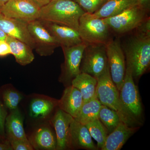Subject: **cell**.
<instances>
[{"label":"cell","mask_w":150,"mask_h":150,"mask_svg":"<svg viewBox=\"0 0 150 150\" xmlns=\"http://www.w3.org/2000/svg\"><path fill=\"white\" fill-rule=\"evenodd\" d=\"M139 5L131 6L115 16L103 18L110 29L118 33L136 29L146 19L147 12Z\"/></svg>","instance_id":"cell-7"},{"label":"cell","mask_w":150,"mask_h":150,"mask_svg":"<svg viewBox=\"0 0 150 150\" xmlns=\"http://www.w3.org/2000/svg\"><path fill=\"white\" fill-rule=\"evenodd\" d=\"M85 125L91 137L97 143L98 148L101 149L108 134L107 129L99 119L94 120Z\"/></svg>","instance_id":"cell-27"},{"label":"cell","mask_w":150,"mask_h":150,"mask_svg":"<svg viewBox=\"0 0 150 150\" xmlns=\"http://www.w3.org/2000/svg\"><path fill=\"white\" fill-rule=\"evenodd\" d=\"M136 5H138V0H108L93 14L99 18H107L115 16Z\"/></svg>","instance_id":"cell-21"},{"label":"cell","mask_w":150,"mask_h":150,"mask_svg":"<svg viewBox=\"0 0 150 150\" xmlns=\"http://www.w3.org/2000/svg\"><path fill=\"white\" fill-rule=\"evenodd\" d=\"M86 12L93 13L99 9L108 0H73Z\"/></svg>","instance_id":"cell-28"},{"label":"cell","mask_w":150,"mask_h":150,"mask_svg":"<svg viewBox=\"0 0 150 150\" xmlns=\"http://www.w3.org/2000/svg\"><path fill=\"white\" fill-rule=\"evenodd\" d=\"M110 28L102 18L85 12L80 18L78 32L86 44H104L110 39Z\"/></svg>","instance_id":"cell-5"},{"label":"cell","mask_w":150,"mask_h":150,"mask_svg":"<svg viewBox=\"0 0 150 150\" xmlns=\"http://www.w3.org/2000/svg\"><path fill=\"white\" fill-rule=\"evenodd\" d=\"M110 76L118 91H120L126 71L124 52L118 40H110L105 44Z\"/></svg>","instance_id":"cell-10"},{"label":"cell","mask_w":150,"mask_h":150,"mask_svg":"<svg viewBox=\"0 0 150 150\" xmlns=\"http://www.w3.org/2000/svg\"><path fill=\"white\" fill-rule=\"evenodd\" d=\"M98 119L107 129L108 134L112 132L121 121L117 112L102 104Z\"/></svg>","instance_id":"cell-26"},{"label":"cell","mask_w":150,"mask_h":150,"mask_svg":"<svg viewBox=\"0 0 150 150\" xmlns=\"http://www.w3.org/2000/svg\"><path fill=\"white\" fill-rule=\"evenodd\" d=\"M28 28L35 44L34 49L40 56H50L60 46L39 19L28 23Z\"/></svg>","instance_id":"cell-11"},{"label":"cell","mask_w":150,"mask_h":150,"mask_svg":"<svg viewBox=\"0 0 150 150\" xmlns=\"http://www.w3.org/2000/svg\"><path fill=\"white\" fill-rule=\"evenodd\" d=\"M101 104L97 98H94L83 102L79 113L75 120L83 125L98 119V115Z\"/></svg>","instance_id":"cell-25"},{"label":"cell","mask_w":150,"mask_h":150,"mask_svg":"<svg viewBox=\"0 0 150 150\" xmlns=\"http://www.w3.org/2000/svg\"><path fill=\"white\" fill-rule=\"evenodd\" d=\"M24 96L11 84L4 85L0 88V99L9 111L18 108Z\"/></svg>","instance_id":"cell-24"},{"label":"cell","mask_w":150,"mask_h":150,"mask_svg":"<svg viewBox=\"0 0 150 150\" xmlns=\"http://www.w3.org/2000/svg\"><path fill=\"white\" fill-rule=\"evenodd\" d=\"M24 115L28 126L49 122L58 107L59 100L45 95L25 96L22 100Z\"/></svg>","instance_id":"cell-3"},{"label":"cell","mask_w":150,"mask_h":150,"mask_svg":"<svg viewBox=\"0 0 150 150\" xmlns=\"http://www.w3.org/2000/svg\"><path fill=\"white\" fill-rule=\"evenodd\" d=\"M8 35L0 28V40H6Z\"/></svg>","instance_id":"cell-35"},{"label":"cell","mask_w":150,"mask_h":150,"mask_svg":"<svg viewBox=\"0 0 150 150\" xmlns=\"http://www.w3.org/2000/svg\"><path fill=\"white\" fill-rule=\"evenodd\" d=\"M85 12L73 0H52L40 8L38 19L64 25L78 30L80 18Z\"/></svg>","instance_id":"cell-2"},{"label":"cell","mask_w":150,"mask_h":150,"mask_svg":"<svg viewBox=\"0 0 150 150\" xmlns=\"http://www.w3.org/2000/svg\"><path fill=\"white\" fill-rule=\"evenodd\" d=\"M0 28L8 36L24 42L33 49L35 48V44L28 28V23L0 13Z\"/></svg>","instance_id":"cell-15"},{"label":"cell","mask_w":150,"mask_h":150,"mask_svg":"<svg viewBox=\"0 0 150 150\" xmlns=\"http://www.w3.org/2000/svg\"><path fill=\"white\" fill-rule=\"evenodd\" d=\"M74 119L71 115L58 107L49 121L56 134V150L71 149L70 126Z\"/></svg>","instance_id":"cell-14"},{"label":"cell","mask_w":150,"mask_h":150,"mask_svg":"<svg viewBox=\"0 0 150 150\" xmlns=\"http://www.w3.org/2000/svg\"><path fill=\"white\" fill-rule=\"evenodd\" d=\"M11 54L9 45L6 40H0V57Z\"/></svg>","instance_id":"cell-31"},{"label":"cell","mask_w":150,"mask_h":150,"mask_svg":"<svg viewBox=\"0 0 150 150\" xmlns=\"http://www.w3.org/2000/svg\"><path fill=\"white\" fill-rule=\"evenodd\" d=\"M4 4L0 2V13H1V11L3 5H4Z\"/></svg>","instance_id":"cell-37"},{"label":"cell","mask_w":150,"mask_h":150,"mask_svg":"<svg viewBox=\"0 0 150 150\" xmlns=\"http://www.w3.org/2000/svg\"><path fill=\"white\" fill-rule=\"evenodd\" d=\"M24 118V115L19 107L9 111L5 123V131L7 140H28L23 127Z\"/></svg>","instance_id":"cell-18"},{"label":"cell","mask_w":150,"mask_h":150,"mask_svg":"<svg viewBox=\"0 0 150 150\" xmlns=\"http://www.w3.org/2000/svg\"><path fill=\"white\" fill-rule=\"evenodd\" d=\"M126 65L132 71L133 78H139L147 71L150 64V33L137 31L124 48Z\"/></svg>","instance_id":"cell-1"},{"label":"cell","mask_w":150,"mask_h":150,"mask_svg":"<svg viewBox=\"0 0 150 150\" xmlns=\"http://www.w3.org/2000/svg\"><path fill=\"white\" fill-rule=\"evenodd\" d=\"M31 1L41 8L49 4L52 0H31Z\"/></svg>","instance_id":"cell-34"},{"label":"cell","mask_w":150,"mask_h":150,"mask_svg":"<svg viewBox=\"0 0 150 150\" xmlns=\"http://www.w3.org/2000/svg\"><path fill=\"white\" fill-rule=\"evenodd\" d=\"M40 10V8L31 0H9L4 4L1 13L28 23L38 19Z\"/></svg>","instance_id":"cell-12"},{"label":"cell","mask_w":150,"mask_h":150,"mask_svg":"<svg viewBox=\"0 0 150 150\" xmlns=\"http://www.w3.org/2000/svg\"><path fill=\"white\" fill-rule=\"evenodd\" d=\"M30 127L31 129L26 135L33 149L56 150V134L49 122L40 123Z\"/></svg>","instance_id":"cell-13"},{"label":"cell","mask_w":150,"mask_h":150,"mask_svg":"<svg viewBox=\"0 0 150 150\" xmlns=\"http://www.w3.org/2000/svg\"><path fill=\"white\" fill-rule=\"evenodd\" d=\"M4 139H2V138H1V137H0V141H1V140H4Z\"/></svg>","instance_id":"cell-38"},{"label":"cell","mask_w":150,"mask_h":150,"mask_svg":"<svg viewBox=\"0 0 150 150\" xmlns=\"http://www.w3.org/2000/svg\"><path fill=\"white\" fill-rule=\"evenodd\" d=\"M135 128L121 121L112 132L108 135L102 150H119L135 132Z\"/></svg>","instance_id":"cell-20"},{"label":"cell","mask_w":150,"mask_h":150,"mask_svg":"<svg viewBox=\"0 0 150 150\" xmlns=\"http://www.w3.org/2000/svg\"><path fill=\"white\" fill-rule=\"evenodd\" d=\"M83 102L79 91L70 85L66 87L62 98L59 100L58 107L76 118L79 113Z\"/></svg>","instance_id":"cell-19"},{"label":"cell","mask_w":150,"mask_h":150,"mask_svg":"<svg viewBox=\"0 0 150 150\" xmlns=\"http://www.w3.org/2000/svg\"><path fill=\"white\" fill-rule=\"evenodd\" d=\"M108 67L105 45L86 44L81 62V73L97 79Z\"/></svg>","instance_id":"cell-8"},{"label":"cell","mask_w":150,"mask_h":150,"mask_svg":"<svg viewBox=\"0 0 150 150\" xmlns=\"http://www.w3.org/2000/svg\"><path fill=\"white\" fill-rule=\"evenodd\" d=\"M8 114L7 109L0 99V137L6 139L5 131V123L6 117Z\"/></svg>","instance_id":"cell-30"},{"label":"cell","mask_w":150,"mask_h":150,"mask_svg":"<svg viewBox=\"0 0 150 150\" xmlns=\"http://www.w3.org/2000/svg\"><path fill=\"white\" fill-rule=\"evenodd\" d=\"M97 84L95 78L88 74L81 73L73 80L71 85L79 91L84 102L96 97Z\"/></svg>","instance_id":"cell-22"},{"label":"cell","mask_w":150,"mask_h":150,"mask_svg":"<svg viewBox=\"0 0 150 150\" xmlns=\"http://www.w3.org/2000/svg\"><path fill=\"white\" fill-rule=\"evenodd\" d=\"M12 150H33V148L28 140L11 139L7 140Z\"/></svg>","instance_id":"cell-29"},{"label":"cell","mask_w":150,"mask_h":150,"mask_svg":"<svg viewBox=\"0 0 150 150\" xmlns=\"http://www.w3.org/2000/svg\"><path fill=\"white\" fill-rule=\"evenodd\" d=\"M40 21L61 47H71L83 43L76 30L64 25Z\"/></svg>","instance_id":"cell-16"},{"label":"cell","mask_w":150,"mask_h":150,"mask_svg":"<svg viewBox=\"0 0 150 150\" xmlns=\"http://www.w3.org/2000/svg\"><path fill=\"white\" fill-rule=\"evenodd\" d=\"M97 80L96 96L101 104L117 112L121 121L128 126L134 127L137 125L120 103L119 91L111 79L109 67Z\"/></svg>","instance_id":"cell-4"},{"label":"cell","mask_w":150,"mask_h":150,"mask_svg":"<svg viewBox=\"0 0 150 150\" xmlns=\"http://www.w3.org/2000/svg\"><path fill=\"white\" fill-rule=\"evenodd\" d=\"M6 41L9 45L11 53L17 63L21 66H26L33 62L35 56L33 49L26 43L8 36Z\"/></svg>","instance_id":"cell-23"},{"label":"cell","mask_w":150,"mask_h":150,"mask_svg":"<svg viewBox=\"0 0 150 150\" xmlns=\"http://www.w3.org/2000/svg\"><path fill=\"white\" fill-rule=\"evenodd\" d=\"M119 98L123 109L139 125L142 120L143 108L138 88L134 83L132 71L127 65L123 84L119 91Z\"/></svg>","instance_id":"cell-6"},{"label":"cell","mask_w":150,"mask_h":150,"mask_svg":"<svg viewBox=\"0 0 150 150\" xmlns=\"http://www.w3.org/2000/svg\"><path fill=\"white\" fill-rule=\"evenodd\" d=\"M70 147L72 149L97 150L86 125L74 118L70 126Z\"/></svg>","instance_id":"cell-17"},{"label":"cell","mask_w":150,"mask_h":150,"mask_svg":"<svg viewBox=\"0 0 150 150\" xmlns=\"http://www.w3.org/2000/svg\"><path fill=\"white\" fill-rule=\"evenodd\" d=\"M86 45L83 42L71 47H62L64 61L61 66L59 81L65 87L71 85L73 80L81 73V63Z\"/></svg>","instance_id":"cell-9"},{"label":"cell","mask_w":150,"mask_h":150,"mask_svg":"<svg viewBox=\"0 0 150 150\" xmlns=\"http://www.w3.org/2000/svg\"><path fill=\"white\" fill-rule=\"evenodd\" d=\"M0 150H12L9 142L6 139L0 141Z\"/></svg>","instance_id":"cell-32"},{"label":"cell","mask_w":150,"mask_h":150,"mask_svg":"<svg viewBox=\"0 0 150 150\" xmlns=\"http://www.w3.org/2000/svg\"><path fill=\"white\" fill-rule=\"evenodd\" d=\"M9 1V0H0V2L3 3V4H4Z\"/></svg>","instance_id":"cell-36"},{"label":"cell","mask_w":150,"mask_h":150,"mask_svg":"<svg viewBox=\"0 0 150 150\" xmlns=\"http://www.w3.org/2000/svg\"><path fill=\"white\" fill-rule=\"evenodd\" d=\"M138 5L143 8L149 10L150 7V0H138Z\"/></svg>","instance_id":"cell-33"}]
</instances>
